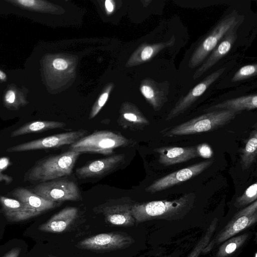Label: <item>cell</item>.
Wrapping results in <instances>:
<instances>
[{
    "instance_id": "7402d4cb",
    "label": "cell",
    "mask_w": 257,
    "mask_h": 257,
    "mask_svg": "<svg viewBox=\"0 0 257 257\" xmlns=\"http://www.w3.org/2000/svg\"><path fill=\"white\" fill-rule=\"evenodd\" d=\"M257 199V183L255 182L250 185L239 197H237L235 202V205L243 206L256 200Z\"/></svg>"
},
{
    "instance_id": "8992f818",
    "label": "cell",
    "mask_w": 257,
    "mask_h": 257,
    "mask_svg": "<svg viewBox=\"0 0 257 257\" xmlns=\"http://www.w3.org/2000/svg\"><path fill=\"white\" fill-rule=\"evenodd\" d=\"M135 202L129 197L110 199L95 207L93 210L96 214H101L110 226L131 227L136 224L132 214Z\"/></svg>"
},
{
    "instance_id": "5bb4252c",
    "label": "cell",
    "mask_w": 257,
    "mask_h": 257,
    "mask_svg": "<svg viewBox=\"0 0 257 257\" xmlns=\"http://www.w3.org/2000/svg\"><path fill=\"white\" fill-rule=\"evenodd\" d=\"M154 152L159 154V162L166 166L183 163L199 157L196 146H165L156 148Z\"/></svg>"
},
{
    "instance_id": "603a6c76",
    "label": "cell",
    "mask_w": 257,
    "mask_h": 257,
    "mask_svg": "<svg viewBox=\"0 0 257 257\" xmlns=\"http://www.w3.org/2000/svg\"><path fill=\"white\" fill-rule=\"evenodd\" d=\"M257 74L256 63L247 64L240 68L234 74L231 80L238 82L255 76Z\"/></svg>"
},
{
    "instance_id": "f1b7e54d",
    "label": "cell",
    "mask_w": 257,
    "mask_h": 257,
    "mask_svg": "<svg viewBox=\"0 0 257 257\" xmlns=\"http://www.w3.org/2000/svg\"><path fill=\"white\" fill-rule=\"evenodd\" d=\"M106 10L109 12H111L113 10V6L111 2L109 0H106L105 2Z\"/></svg>"
},
{
    "instance_id": "8fae6325",
    "label": "cell",
    "mask_w": 257,
    "mask_h": 257,
    "mask_svg": "<svg viewBox=\"0 0 257 257\" xmlns=\"http://www.w3.org/2000/svg\"><path fill=\"white\" fill-rule=\"evenodd\" d=\"M213 160L202 161L160 178L147 187L145 191L154 193L170 188L198 176L213 163Z\"/></svg>"
},
{
    "instance_id": "e0dca14e",
    "label": "cell",
    "mask_w": 257,
    "mask_h": 257,
    "mask_svg": "<svg viewBox=\"0 0 257 257\" xmlns=\"http://www.w3.org/2000/svg\"><path fill=\"white\" fill-rule=\"evenodd\" d=\"M170 83L168 81L158 83L147 80L141 88V92L155 111H159L168 101Z\"/></svg>"
},
{
    "instance_id": "4316f807",
    "label": "cell",
    "mask_w": 257,
    "mask_h": 257,
    "mask_svg": "<svg viewBox=\"0 0 257 257\" xmlns=\"http://www.w3.org/2000/svg\"><path fill=\"white\" fill-rule=\"evenodd\" d=\"M21 248L19 247H15L8 251L3 257H18L20 252Z\"/></svg>"
},
{
    "instance_id": "d4e9b609",
    "label": "cell",
    "mask_w": 257,
    "mask_h": 257,
    "mask_svg": "<svg viewBox=\"0 0 257 257\" xmlns=\"http://www.w3.org/2000/svg\"><path fill=\"white\" fill-rule=\"evenodd\" d=\"M54 67L60 70H65L68 67V64L66 61L62 59H56L53 62Z\"/></svg>"
},
{
    "instance_id": "ac0fdd59",
    "label": "cell",
    "mask_w": 257,
    "mask_h": 257,
    "mask_svg": "<svg viewBox=\"0 0 257 257\" xmlns=\"http://www.w3.org/2000/svg\"><path fill=\"white\" fill-rule=\"evenodd\" d=\"M257 107L256 94H250L224 100L206 108V111L218 110H231L241 113L243 110H250Z\"/></svg>"
},
{
    "instance_id": "83f0119b",
    "label": "cell",
    "mask_w": 257,
    "mask_h": 257,
    "mask_svg": "<svg viewBox=\"0 0 257 257\" xmlns=\"http://www.w3.org/2000/svg\"><path fill=\"white\" fill-rule=\"evenodd\" d=\"M237 245L236 243L231 242L227 245L225 247V252L227 253H231L236 248Z\"/></svg>"
},
{
    "instance_id": "44dd1931",
    "label": "cell",
    "mask_w": 257,
    "mask_h": 257,
    "mask_svg": "<svg viewBox=\"0 0 257 257\" xmlns=\"http://www.w3.org/2000/svg\"><path fill=\"white\" fill-rule=\"evenodd\" d=\"M240 163L243 170L249 169L256 162L257 158V129L250 132L244 146L240 151Z\"/></svg>"
},
{
    "instance_id": "f546056e",
    "label": "cell",
    "mask_w": 257,
    "mask_h": 257,
    "mask_svg": "<svg viewBox=\"0 0 257 257\" xmlns=\"http://www.w3.org/2000/svg\"><path fill=\"white\" fill-rule=\"evenodd\" d=\"M6 78V75L3 72L0 71V79H4Z\"/></svg>"
},
{
    "instance_id": "cb8c5ba5",
    "label": "cell",
    "mask_w": 257,
    "mask_h": 257,
    "mask_svg": "<svg viewBox=\"0 0 257 257\" xmlns=\"http://www.w3.org/2000/svg\"><path fill=\"white\" fill-rule=\"evenodd\" d=\"M199 157L204 159H211L213 156V151L207 143H203L196 146Z\"/></svg>"
},
{
    "instance_id": "d6986e66",
    "label": "cell",
    "mask_w": 257,
    "mask_h": 257,
    "mask_svg": "<svg viewBox=\"0 0 257 257\" xmlns=\"http://www.w3.org/2000/svg\"><path fill=\"white\" fill-rule=\"evenodd\" d=\"M117 123L123 129L141 131L150 125L149 120L134 107H124L117 120Z\"/></svg>"
},
{
    "instance_id": "4dcf8cb0",
    "label": "cell",
    "mask_w": 257,
    "mask_h": 257,
    "mask_svg": "<svg viewBox=\"0 0 257 257\" xmlns=\"http://www.w3.org/2000/svg\"><path fill=\"white\" fill-rule=\"evenodd\" d=\"M47 257H57V256H54V255H49Z\"/></svg>"
},
{
    "instance_id": "2e32d148",
    "label": "cell",
    "mask_w": 257,
    "mask_h": 257,
    "mask_svg": "<svg viewBox=\"0 0 257 257\" xmlns=\"http://www.w3.org/2000/svg\"><path fill=\"white\" fill-rule=\"evenodd\" d=\"M237 37L236 31H232L227 33L197 69L193 78H198L224 57L230 50Z\"/></svg>"
},
{
    "instance_id": "52a82bcc",
    "label": "cell",
    "mask_w": 257,
    "mask_h": 257,
    "mask_svg": "<svg viewBox=\"0 0 257 257\" xmlns=\"http://www.w3.org/2000/svg\"><path fill=\"white\" fill-rule=\"evenodd\" d=\"M134 242V238L126 232L113 231L86 238L79 241L75 246L81 249L105 252L126 248Z\"/></svg>"
},
{
    "instance_id": "5b68a950",
    "label": "cell",
    "mask_w": 257,
    "mask_h": 257,
    "mask_svg": "<svg viewBox=\"0 0 257 257\" xmlns=\"http://www.w3.org/2000/svg\"><path fill=\"white\" fill-rule=\"evenodd\" d=\"M244 18L232 12L221 19L197 46L190 59L189 66L194 68L201 64L227 33L237 30Z\"/></svg>"
},
{
    "instance_id": "7a4b0ae2",
    "label": "cell",
    "mask_w": 257,
    "mask_h": 257,
    "mask_svg": "<svg viewBox=\"0 0 257 257\" xmlns=\"http://www.w3.org/2000/svg\"><path fill=\"white\" fill-rule=\"evenodd\" d=\"M238 112L231 110H218L207 112L178 125L161 131L163 137L186 136L214 131L230 123Z\"/></svg>"
},
{
    "instance_id": "3957f363",
    "label": "cell",
    "mask_w": 257,
    "mask_h": 257,
    "mask_svg": "<svg viewBox=\"0 0 257 257\" xmlns=\"http://www.w3.org/2000/svg\"><path fill=\"white\" fill-rule=\"evenodd\" d=\"M136 141L121 133L109 130L95 131L71 144L69 150L82 153H92L109 155L118 148L134 147Z\"/></svg>"
},
{
    "instance_id": "9c48e42d",
    "label": "cell",
    "mask_w": 257,
    "mask_h": 257,
    "mask_svg": "<svg viewBox=\"0 0 257 257\" xmlns=\"http://www.w3.org/2000/svg\"><path fill=\"white\" fill-rule=\"evenodd\" d=\"M87 133L86 130L79 129L55 134L10 147L6 149V152H22L57 148L65 145H71L85 136Z\"/></svg>"
},
{
    "instance_id": "9a60e30c",
    "label": "cell",
    "mask_w": 257,
    "mask_h": 257,
    "mask_svg": "<svg viewBox=\"0 0 257 257\" xmlns=\"http://www.w3.org/2000/svg\"><path fill=\"white\" fill-rule=\"evenodd\" d=\"M78 217V208L75 207H66L40 225L38 229L46 232L62 233L65 232Z\"/></svg>"
},
{
    "instance_id": "277c9868",
    "label": "cell",
    "mask_w": 257,
    "mask_h": 257,
    "mask_svg": "<svg viewBox=\"0 0 257 257\" xmlns=\"http://www.w3.org/2000/svg\"><path fill=\"white\" fill-rule=\"evenodd\" d=\"M195 197L194 193H189L172 201L135 202L132 208V214L136 223L164 215L180 214L192 207Z\"/></svg>"
},
{
    "instance_id": "7c38bea8",
    "label": "cell",
    "mask_w": 257,
    "mask_h": 257,
    "mask_svg": "<svg viewBox=\"0 0 257 257\" xmlns=\"http://www.w3.org/2000/svg\"><path fill=\"white\" fill-rule=\"evenodd\" d=\"M124 154H115L87 162L75 170L79 179L96 178L105 176L122 166L125 162Z\"/></svg>"
},
{
    "instance_id": "ba28073f",
    "label": "cell",
    "mask_w": 257,
    "mask_h": 257,
    "mask_svg": "<svg viewBox=\"0 0 257 257\" xmlns=\"http://www.w3.org/2000/svg\"><path fill=\"white\" fill-rule=\"evenodd\" d=\"M34 193L53 202L77 201L80 199V190L76 183L64 179H54L41 182L31 190Z\"/></svg>"
},
{
    "instance_id": "4fadbf2b",
    "label": "cell",
    "mask_w": 257,
    "mask_h": 257,
    "mask_svg": "<svg viewBox=\"0 0 257 257\" xmlns=\"http://www.w3.org/2000/svg\"><path fill=\"white\" fill-rule=\"evenodd\" d=\"M225 70V68H222L212 73L194 86L187 94L181 97L168 114L166 120H170L183 113L221 76Z\"/></svg>"
},
{
    "instance_id": "1f68e13d",
    "label": "cell",
    "mask_w": 257,
    "mask_h": 257,
    "mask_svg": "<svg viewBox=\"0 0 257 257\" xmlns=\"http://www.w3.org/2000/svg\"><path fill=\"white\" fill-rule=\"evenodd\" d=\"M255 257H256V254H255Z\"/></svg>"
},
{
    "instance_id": "30bf717a",
    "label": "cell",
    "mask_w": 257,
    "mask_h": 257,
    "mask_svg": "<svg viewBox=\"0 0 257 257\" xmlns=\"http://www.w3.org/2000/svg\"><path fill=\"white\" fill-rule=\"evenodd\" d=\"M12 196L24 205L23 212L17 221L29 219L59 206L61 203L46 200L34 193L31 190L23 187L14 189Z\"/></svg>"
},
{
    "instance_id": "ffe728a7",
    "label": "cell",
    "mask_w": 257,
    "mask_h": 257,
    "mask_svg": "<svg viewBox=\"0 0 257 257\" xmlns=\"http://www.w3.org/2000/svg\"><path fill=\"white\" fill-rule=\"evenodd\" d=\"M66 124L60 121L37 120L28 122L13 131L11 138H15L27 134L37 133L55 128H63Z\"/></svg>"
},
{
    "instance_id": "484cf974",
    "label": "cell",
    "mask_w": 257,
    "mask_h": 257,
    "mask_svg": "<svg viewBox=\"0 0 257 257\" xmlns=\"http://www.w3.org/2000/svg\"><path fill=\"white\" fill-rule=\"evenodd\" d=\"M16 99V95L14 91L9 90L6 94L5 99L9 104H13Z\"/></svg>"
},
{
    "instance_id": "6da1fadb",
    "label": "cell",
    "mask_w": 257,
    "mask_h": 257,
    "mask_svg": "<svg viewBox=\"0 0 257 257\" xmlns=\"http://www.w3.org/2000/svg\"><path fill=\"white\" fill-rule=\"evenodd\" d=\"M81 154L68 150L40 159L26 172L24 181L39 183L69 176Z\"/></svg>"
}]
</instances>
